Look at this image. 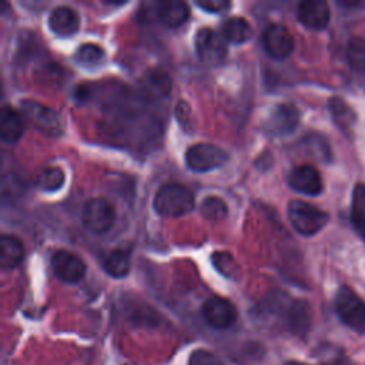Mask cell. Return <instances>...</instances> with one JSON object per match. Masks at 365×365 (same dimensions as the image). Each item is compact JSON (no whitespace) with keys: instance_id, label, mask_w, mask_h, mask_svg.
<instances>
[{"instance_id":"cell-1","label":"cell","mask_w":365,"mask_h":365,"mask_svg":"<svg viewBox=\"0 0 365 365\" xmlns=\"http://www.w3.org/2000/svg\"><path fill=\"white\" fill-rule=\"evenodd\" d=\"M153 205L161 217H181L194 208L195 197L188 187L178 182H167L157 190Z\"/></svg>"},{"instance_id":"cell-2","label":"cell","mask_w":365,"mask_h":365,"mask_svg":"<svg viewBox=\"0 0 365 365\" xmlns=\"http://www.w3.org/2000/svg\"><path fill=\"white\" fill-rule=\"evenodd\" d=\"M291 225L302 235H314L328 222V214L302 200H292L287 208Z\"/></svg>"},{"instance_id":"cell-3","label":"cell","mask_w":365,"mask_h":365,"mask_svg":"<svg viewBox=\"0 0 365 365\" xmlns=\"http://www.w3.org/2000/svg\"><path fill=\"white\" fill-rule=\"evenodd\" d=\"M335 311L351 329L365 334V302L348 285H342L335 295Z\"/></svg>"},{"instance_id":"cell-4","label":"cell","mask_w":365,"mask_h":365,"mask_svg":"<svg viewBox=\"0 0 365 365\" xmlns=\"http://www.w3.org/2000/svg\"><path fill=\"white\" fill-rule=\"evenodd\" d=\"M23 117L41 134L58 137L64 130V123L56 110L34 100H23L20 103Z\"/></svg>"},{"instance_id":"cell-5","label":"cell","mask_w":365,"mask_h":365,"mask_svg":"<svg viewBox=\"0 0 365 365\" xmlns=\"http://www.w3.org/2000/svg\"><path fill=\"white\" fill-rule=\"evenodd\" d=\"M194 46L201 61L210 66H217L225 60L227 40L218 31L210 27H201L195 33Z\"/></svg>"},{"instance_id":"cell-6","label":"cell","mask_w":365,"mask_h":365,"mask_svg":"<svg viewBox=\"0 0 365 365\" xmlns=\"http://www.w3.org/2000/svg\"><path fill=\"white\" fill-rule=\"evenodd\" d=\"M81 220L90 231L103 234L108 231L114 224L115 211L106 198L94 197L84 202L81 210Z\"/></svg>"},{"instance_id":"cell-7","label":"cell","mask_w":365,"mask_h":365,"mask_svg":"<svg viewBox=\"0 0 365 365\" xmlns=\"http://www.w3.org/2000/svg\"><path fill=\"white\" fill-rule=\"evenodd\" d=\"M227 153L214 144L210 143H197L188 147L185 151L187 165L197 173L210 171L222 165L227 161Z\"/></svg>"},{"instance_id":"cell-8","label":"cell","mask_w":365,"mask_h":365,"mask_svg":"<svg viewBox=\"0 0 365 365\" xmlns=\"http://www.w3.org/2000/svg\"><path fill=\"white\" fill-rule=\"evenodd\" d=\"M205 322L215 329H227L237 321V309L234 304L222 297L208 298L201 308Z\"/></svg>"},{"instance_id":"cell-9","label":"cell","mask_w":365,"mask_h":365,"mask_svg":"<svg viewBox=\"0 0 365 365\" xmlns=\"http://www.w3.org/2000/svg\"><path fill=\"white\" fill-rule=\"evenodd\" d=\"M299 121V113L295 106L289 103H279L271 108L264 123L265 131L271 135L279 137L292 133Z\"/></svg>"},{"instance_id":"cell-10","label":"cell","mask_w":365,"mask_h":365,"mask_svg":"<svg viewBox=\"0 0 365 365\" xmlns=\"http://www.w3.org/2000/svg\"><path fill=\"white\" fill-rule=\"evenodd\" d=\"M51 269L58 279L73 284L84 277L86 264L77 254L67 250H58L51 255Z\"/></svg>"},{"instance_id":"cell-11","label":"cell","mask_w":365,"mask_h":365,"mask_svg":"<svg viewBox=\"0 0 365 365\" xmlns=\"http://www.w3.org/2000/svg\"><path fill=\"white\" fill-rule=\"evenodd\" d=\"M262 46L274 58H285L294 48V40L288 29L282 24H269L262 33Z\"/></svg>"},{"instance_id":"cell-12","label":"cell","mask_w":365,"mask_h":365,"mask_svg":"<svg viewBox=\"0 0 365 365\" xmlns=\"http://www.w3.org/2000/svg\"><path fill=\"white\" fill-rule=\"evenodd\" d=\"M288 184L292 190L307 195H318L322 191V178L317 168L309 164L294 167L288 174Z\"/></svg>"},{"instance_id":"cell-13","label":"cell","mask_w":365,"mask_h":365,"mask_svg":"<svg viewBox=\"0 0 365 365\" xmlns=\"http://www.w3.org/2000/svg\"><path fill=\"white\" fill-rule=\"evenodd\" d=\"M298 20L308 29L321 30L329 23V7L324 0H305L297 7Z\"/></svg>"},{"instance_id":"cell-14","label":"cell","mask_w":365,"mask_h":365,"mask_svg":"<svg viewBox=\"0 0 365 365\" xmlns=\"http://www.w3.org/2000/svg\"><path fill=\"white\" fill-rule=\"evenodd\" d=\"M47 23L50 30L60 37L73 36L80 27V19L77 11L68 6L54 7L48 14Z\"/></svg>"},{"instance_id":"cell-15","label":"cell","mask_w":365,"mask_h":365,"mask_svg":"<svg viewBox=\"0 0 365 365\" xmlns=\"http://www.w3.org/2000/svg\"><path fill=\"white\" fill-rule=\"evenodd\" d=\"M141 90L151 98H161L168 94L171 90L173 81L170 74L158 67H153L145 70V73L140 78Z\"/></svg>"},{"instance_id":"cell-16","label":"cell","mask_w":365,"mask_h":365,"mask_svg":"<svg viewBox=\"0 0 365 365\" xmlns=\"http://www.w3.org/2000/svg\"><path fill=\"white\" fill-rule=\"evenodd\" d=\"M155 17L168 27H178L188 16L190 9L184 1H158L154 3Z\"/></svg>"},{"instance_id":"cell-17","label":"cell","mask_w":365,"mask_h":365,"mask_svg":"<svg viewBox=\"0 0 365 365\" xmlns=\"http://www.w3.org/2000/svg\"><path fill=\"white\" fill-rule=\"evenodd\" d=\"M24 130L21 115L10 106H3L0 111V133L4 141H17Z\"/></svg>"},{"instance_id":"cell-18","label":"cell","mask_w":365,"mask_h":365,"mask_svg":"<svg viewBox=\"0 0 365 365\" xmlns=\"http://www.w3.org/2000/svg\"><path fill=\"white\" fill-rule=\"evenodd\" d=\"M24 248L21 241L11 234H3L0 238V264L3 268H13L21 262Z\"/></svg>"},{"instance_id":"cell-19","label":"cell","mask_w":365,"mask_h":365,"mask_svg":"<svg viewBox=\"0 0 365 365\" xmlns=\"http://www.w3.org/2000/svg\"><path fill=\"white\" fill-rule=\"evenodd\" d=\"M221 34L227 41L234 44H241V43H245L252 36V29L244 17L232 16L222 21Z\"/></svg>"},{"instance_id":"cell-20","label":"cell","mask_w":365,"mask_h":365,"mask_svg":"<svg viewBox=\"0 0 365 365\" xmlns=\"http://www.w3.org/2000/svg\"><path fill=\"white\" fill-rule=\"evenodd\" d=\"M287 324L295 335H305L311 325L309 307L304 301H294L287 311Z\"/></svg>"},{"instance_id":"cell-21","label":"cell","mask_w":365,"mask_h":365,"mask_svg":"<svg viewBox=\"0 0 365 365\" xmlns=\"http://www.w3.org/2000/svg\"><path fill=\"white\" fill-rule=\"evenodd\" d=\"M130 251L125 248H114L106 255L103 261V268L108 275L114 278H121L130 271Z\"/></svg>"},{"instance_id":"cell-22","label":"cell","mask_w":365,"mask_h":365,"mask_svg":"<svg viewBox=\"0 0 365 365\" xmlns=\"http://www.w3.org/2000/svg\"><path fill=\"white\" fill-rule=\"evenodd\" d=\"M351 220L356 232L365 240V184L358 182L352 192Z\"/></svg>"},{"instance_id":"cell-23","label":"cell","mask_w":365,"mask_h":365,"mask_svg":"<svg viewBox=\"0 0 365 365\" xmlns=\"http://www.w3.org/2000/svg\"><path fill=\"white\" fill-rule=\"evenodd\" d=\"M329 110L332 113V117L336 125L348 134L356 121V115L354 110L339 97H332L329 100Z\"/></svg>"},{"instance_id":"cell-24","label":"cell","mask_w":365,"mask_h":365,"mask_svg":"<svg viewBox=\"0 0 365 365\" xmlns=\"http://www.w3.org/2000/svg\"><path fill=\"white\" fill-rule=\"evenodd\" d=\"M214 268L224 277L235 279L240 275V267L235 258L228 251H214L211 255Z\"/></svg>"},{"instance_id":"cell-25","label":"cell","mask_w":365,"mask_h":365,"mask_svg":"<svg viewBox=\"0 0 365 365\" xmlns=\"http://www.w3.org/2000/svg\"><path fill=\"white\" fill-rule=\"evenodd\" d=\"M201 215L210 221H221L228 214V207L225 201L217 195H208L202 200L200 205Z\"/></svg>"},{"instance_id":"cell-26","label":"cell","mask_w":365,"mask_h":365,"mask_svg":"<svg viewBox=\"0 0 365 365\" xmlns=\"http://www.w3.org/2000/svg\"><path fill=\"white\" fill-rule=\"evenodd\" d=\"M36 184L43 191H57L64 184V173L60 167H47L37 175Z\"/></svg>"},{"instance_id":"cell-27","label":"cell","mask_w":365,"mask_h":365,"mask_svg":"<svg viewBox=\"0 0 365 365\" xmlns=\"http://www.w3.org/2000/svg\"><path fill=\"white\" fill-rule=\"evenodd\" d=\"M104 58V50L96 43H83L74 53V60L83 66L93 67L101 63Z\"/></svg>"},{"instance_id":"cell-28","label":"cell","mask_w":365,"mask_h":365,"mask_svg":"<svg viewBox=\"0 0 365 365\" xmlns=\"http://www.w3.org/2000/svg\"><path fill=\"white\" fill-rule=\"evenodd\" d=\"M346 57L349 66L355 71H365V40L361 37H352L348 41Z\"/></svg>"},{"instance_id":"cell-29","label":"cell","mask_w":365,"mask_h":365,"mask_svg":"<svg viewBox=\"0 0 365 365\" xmlns=\"http://www.w3.org/2000/svg\"><path fill=\"white\" fill-rule=\"evenodd\" d=\"M188 365H225L217 355L207 349H195L188 358Z\"/></svg>"},{"instance_id":"cell-30","label":"cell","mask_w":365,"mask_h":365,"mask_svg":"<svg viewBox=\"0 0 365 365\" xmlns=\"http://www.w3.org/2000/svg\"><path fill=\"white\" fill-rule=\"evenodd\" d=\"M195 3L198 7L210 13H220L225 9H230L231 6V3L227 0H197Z\"/></svg>"},{"instance_id":"cell-31","label":"cell","mask_w":365,"mask_h":365,"mask_svg":"<svg viewBox=\"0 0 365 365\" xmlns=\"http://www.w3.org/2000/svg\"><path fill=\"white\" fill-rule=\"evenodd\" d=\"M284 365H312V364H305V362H299V361H287ZM317 365H328V364L322 362V364H317Z\"/></svg>"},{"instance_id":"cell-32","label":"cell","mask_w":365,"mask_h":365,"mask_svg":"<svg viewBox=\"0 0 365 365\" xmlns=\"http://www.w3.org/2000/svg\"><path fill=\"white\" fill-rule=\"evenodd\" d=\"M127 365H133V364H127Z\"/></svg>"}]
</instances>
